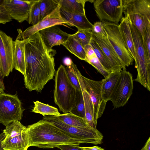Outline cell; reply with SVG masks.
Instances as JSON below:
<instances>
[{
  "instance_id": "6da1fadb",
  "label": "cell",
  "mask_w": 150,
  "mask_h": 150,
  "mask_svg": "<svg viewBox=\"0 0 150 150\" xmlns=\"http://www.w3.org/2000/svg\"><path fill=\"white\" fill-rule=\"evenodd\" d=\"M25 60L24 85L29 91L41 92L53 78L55 70V50H48L38 32L24 40Z\"/></svg>"
},
{
  "instance_id": "7a4b0ae2",
  "label": "cell",
  "mask_w": 150,
  "mask_h": 150,
  "mask_svg": "<svg viewBox=\"0 0 150 150\" xmlns=\"http://www.w3.org/2000/svg\"><path fill=\"white\" fill-rule=\"evenodd\" d=\"M27 127L30 146L51 149L64 145L86 143L71 137L53 123L42 119Z\"/></svg>"
},
{
  "instance_id": "3957f363",
  "label": "cell",
  "mask_w": 150,
  "mask_h": 150,
  "mask_svg": "<svg viewBox=\"0 0 150 150\" xmlns=\"http://www.w3.org/2000/svg\"><path fill=\"white\" fill-rule=\"evenodd\" d=\"M54 81V103L63 113L70 112L79 102L82 91H78L71 82L62 65L56 71Z\"/></svg>"
},
{
  "instance_id": "277c9868",
  "label": "cell",
  "mask_w": 150,
  "mask_h": 150,
  "mask_svg": "<svg viewBox=\"0 0 150 150\" xmlns=\"http://www.w3.org/2000/svg\"><path fill=\"white\" fill-rule=\"evenodd\" d=\"M129 22L135 49V67L137 71L134 80L150 91V60L146 55L141 34L137 28Z\"/></svg>"
},
{
  "instance_id": "5b68a950",
  "label": "cell",
  "mask_w": 150,
  "mask_h": 150,
  "mask_svg": "<svg viewBox=\"0 0 150 150\" xmlns=\"http://www.w3.org/2000/svg\"><path fill=\"white\" fill-rule=\"evenodd\" d=\"M125 17L138 29L142 37L150 25V0H122Z\"/></svg>"
},
{
  "instance_id": "8992f818",
  "label": "cell",
  "mask_w": 150,
  "mask_h": 150,
  "mask_svg": "<svg viewBox=\"0 0 150 150\" xmlns=\"http://www.w3.org/2000/svg\"><path fill=\"white\" fill-rule=\"evenodd\" d=\"M1 146L5 150H27L30 147L27 127L19 121L6 126L0 134Z\"/></svg>"
},
{
  "instance_id": "52a82bcc",
  "label": "cell",
  "mask_w": 150,
  "mask_h": 150,
  "mask_svg": "<svg viewBox=\"0 0 150 150\" xmlns=\"http://www.w3.org/2000/svg\"><path fill=\"white\" fill-rule=\"evenodd\" d=\"M42 120L53 123L71 137L82 140L86 143L96 145L102 142L103 136L96 128L91 126L79 127L70 126L64 123L56 115L44 116Z\"/></svg>"
},
{
  "instance_id": "ba28073f",
  "label": "cell",
  "mask_w": 150,
  "mask_h": 150,
  "mask_svg": "<svg viewBox=\"0 0 150 150\" xmlns=\"http://www.w3.org/2000/svg\"><path fill=\"white\" fill-rule=\"evenodd\" d=\"M24 110L16 94L0 93V123L3 125L6 126L14 122L20 121Z\"/></svg>"
},
{
  "instance_id": "9c48e42d",
  "label": "cell",
  "mask_w": 150,
  "mask_h": 150,
  "mask_svg": "<svg viewBox=\"0 0 150 150\" xmlns=\"http://www.w3.org/2000/svg\"><path fill=\"white\" fill-rule=\"evenodd\" d=\"M103 23L108 39L121 62L123 70H126V67L132 64L134 59L123 40L119 25L107 22Z\"/></svg>"
},
{
  "instance_id": "30bf717a",
  "label": "cell",
  "mask_w": 150,
  "mask_h": 150,
  "mask_svg": "<svg viewBox=\"0 0 150 150\" xmlns=\"http://www.w3.org/2000/svg\"><path fill=\"white\" fill-rule=\"evenodd\" d=\"M93 6L100 22L119 25L122 18V0H94Z\"/></svg>"
},
{
  "instance_id": "8fae6325",
  "label": "cell",
  "mask_w": 150,
  "mask_h": 150,
  "mask_svg": "<svg viewBox=\"0 0 150 150\" xmlns=\"http://www.w3.org/2000/svg\"><path fill=\"white\" fill-rule=\"evenodd\" d=\"M133 89L132 76L128 71L122 70L110 100L115 108L123 107L131 96Z\"/></svg>"
},
{
  "instance_id": "7c38bea8",
  "label": "cell",
  "mask_w": 150,
  "mask_h": 150,
  "mask_svg": "<svg viewBox=\"0 0 150 150\" xmlns=\"http://www.w3.org/2000/svg\"><path fill=\"white\" fill-rule=\"evenodd\" d=\"M14 43L12 38L0 30V64L4 77L8 76L14 68Z\"/></svg>"
},
{
  "instance_id": "4fadbf2b",
  "label": "cell",
  "mask_w": 150,
  "mask_h": 150,
  "mask_svg": "<svg viewBox=\"0 0 150 150\" xmlns=\"http://www.w3.org/2000/svg\"><path fill=\"white\" fill-rule=\"evenodd\" d=\"M85 89L89 95L92 102L95 122L97 124L98 118L102 115L107 102L102 98L101 92L102 80L96 81L88 79L82 75Z\"/></svg>"
},
{
  "instance_id": "5bb4252c",
  "label": "cell",
  "mask_w": 150,
  "mask_h": 150,
  "mask_svg": "<svg viewBox=\"0 0 150 150\" xmlns=\"http://www.w3.org/2000/svg\"><path fill=\"white\" fill-rule=\"evenodd\" d=\"M32 2V0H4V5L11 18L21 23L28 21Z\"/></svg>"
},
{
  "instance_id": "9a60e30c",
  "label": "cell",
  "mask_w": 150,
  "mask_h": 150,
  "mask_svg": "<svg viewBox=\"0 0 150 150\" xmlns=\"http://www.w3.org/2000/svg\"><path fill=\"white\" fill-rule=\"evenodd\" d=\"M39 32L43 42L48 50L52 49L54 46L63 45L71 35L62 30L57 25L47 28Z\"/></svg>"
},
{
  "instance_id": "2e32d148",
  "label": "cell",
  "mask_w": 150,
  "mask_h": 150,
  "mask_svg": "<svg viewBox=\"0 0 150 150\" xmlns=\"http://www.w3.org/2000/svg\"><path fill=\"white\" fill-rule=\"evenodd\" d=\"M92 38L98 43L109 60L112 72L120 71L122 69L123 70L121 62L107 37L101 38L92 34Z\"/></svg>"
},
{
  "instance_id": "e0dca14e",
  "label": "cell",
  "mask_w": 150,
  "mask_h": 150,
  "mask_svg": "<svg viewBox=\"0 0 150 150\" xmlns=\"http://www.w3.org/2000/svg\"><path fill=\"white\" fill-rule=\"evenodd\" d=\"M18 34L14 41L13 62L15 69L21 73L23 76L25 74V60L24 40L20 29L17 30Z\"/></svg>"
},
{
  "instance_id": "ac0fdd59",
  "label": "cell",
  "mask_w": 150,
  "mask_h": 150,
  "mask_svg": "<svg viewBox=\"0 0 150 150\" xmlns=\"http://www.w3.org/2000/svg\"><path fill=\"white\" fill-rule=\"evenodd\" d=\"M60 11L62 18L68 25L75 26L78 30L92 29L93 24L88 20L86 14L69 13L60 8Z\"/></svg>"
},
{
  "instance_id": "d6986e66",
  "label": "cell",
  "mask_w": 150,
  "mask_h": 150,
  "mask_svg": "<svg viewBox=\"0 0 150 150\" xmlns=\"http://www.w3.org/2000/svg\"><path fill=\"white\" fill-rule=\"evenodd\" d=\"M59 1V0H40L41 21L47 18L62 19Z\"/></svg>"
},
{
  "instance_id": "ffe728a7",
  "label": "cell",
  "mask_w": 150,
  "mask_h": 150,
  "mask_svg": "<svg viewBox=\"0 0 150 150\" xmlns=\"http://www.w3.org/2000/svg\"><path fill=\"white\" fill-rule=\"evenodd\" d=\"M68 23L62 19L57 18L44 19L37 24L30 26L22 32L23 39L25 40L40 31L55 25H63Z\"/></svg>"
},
{
  "instance_id": "44dd1931",
  "label": "cell",
  "mask_w": 150,
  "mask_h": 150,
  "mask_svg": "<svg viewBox=\"0 0 150 150\" xmlns=\"http://www.w3.org/2000/svg\"><path fill=\"white\" fill-rule=\"evenodd\" d=\"M120 71L112 72L105 79L102 80L101 88V96L107 102L110 100L112 93L120 77Z\"/></svg>"
},
{
  "instance_id": "7402d4cb",
  "label": "cell",
  "mask_w": 150,
  "mask_h": 150,
  "mask_svg": "<svg viewBox=\"0 0 150 150\" xmlns=\"http://www.w3.org/2000/svg\"><path fill=\"white\" fill-rule=\"evenodd\" d=\"M118 25L123 40L134 60L135 54L133 39L129 22L125 17H123Z\"/></svg>"
},
{
  "instance_id": "603a6c76",
  "label": "cell",
  "mask_w": 150,
  "mask_h": 150,
  "mask_svg": "<svg viewBox=\"0 0 150 150\" xmlns=\"http://www.w3.org/2000/svg\"><path fill=\"white\" fill-rule=\"evenodd\" d=\"M94 0H59L60 9L67 12L85 14V4L87 1L93 3Z\"/></svg>"
},
{
  "instance_id": "cb8c5ba5",
  "label": "cell",
  "mask_w": 150,
  "mask_h": 150,
  "mask_svg": "<svg viewBox=\"0 0 150 150\" xmlns=\"http://www.w3.org/2000/svg\"><path fill=\"white\" fill-rule=\"evenodd\" d=\"M67 76L71 82L78 91L85 89L82 75L76 65L73 62L71 66L65 67Z\"/></svg>"
},
{
  "instance_id": "d4e9b609",
  "label": "cell",
  "mask_w": 150,
  "mask_h": 150,
  "mask_svg": "<svg viewBox=\"0 0 150 150\" xmlns=\"http://www.w3.org/2000/svg\"><path fill=\"white\" fill-rule=\"evenodd\" d=\"M83 48L86 54L85 61L95 68L105 78L110 73L107 72L102 66L91 46L89 44Z\"/></svg>"
},
{
  "instance_id": "484cf974",
  "label": "cell",
  "mask_w": 150,
  "mask_h": 150,
  "mask_svg": "<svg viewBox=\"0 0 150 150\" xmlns=\"http://www.w3.org/2000/svg\"><path fill=\"white\" fill-rule=\"evenodd\" d=\"M56 116L64 123L70 126L79 127L91 126L85 118L77 116L71 112Z\"/></svg>"
},
{
  "instance_id": "4316f807",
  "label": "cell",
  "mask_w": 150,
  "mask_h": 150,
  "mask_svg": "<svg viewBox=\"0 0 150 150\" xmlns=\"http://www.w3.org/2000/svg\"><path fill=\"white\" fill-rule=\"evenodd\" d=\"M63 45L79 59L85 61L86 54L83 47L71 35Z\"/></svg>"
},
{
  "instance_id": "83f0119b",
  "label": "cell",
  "mask_w": 150,
  "mask_h": 150,
  "mask_svg": "<svg viewBox=\"0 0 150 150\" xmlns=\"http://www.w3.org/2000/svg\"><path fill=\"white\" fill-rule=\"evenodd\" d=\"M82 93L84 104L85 118L90 126L96 128L97 124L94 119L93 106L90 96L85 89Z\"/></svg>"
},
{
  "instance_id": "f1b7e54d",
  "label": "cell",
  "mask_w": 150,
  "mask_h": 150,
  "mask_svg": "<svg viewBox=\"0 0 150 150\" xmlns=\"http://www.w3.org/2000/svg\"><path fill=\"white\" fill-rule=\"evenodd\" d=\"M33 103L34 105L32 112L41 114L44 116L57 115L60 114L57 108L48 104L38 101H34Z\"/></svg>"
},
{
  "instance_id": "f546056e",
  "label": "cell",
  "mask_w": 150,
  "mask_h": 150,
  "mask_svg": "<svg viewBox=\"0 0 150 150\" xmlns=\"http://www.w3.org/2000/svg\"><path fill=\"white\" fill-rule=\"evenodd\" d=\"M89 44L92 47L100 62L109 73L112 72L110 62L96 42L92 38Z\"/></svg>"
},
{
  "instance_id": "4dcf8cb0",
  "label": "cell",
  "mask_w": 150,
  "mask_h": 150,
  "mask_svg": "<svg viewBox=\"0 0 150 150\" xmlns=\"http://www.w3.org/2000/svg\"><path fill=\"white\" fill-rule=\"evenodd\" d=\"M40 0H32L30 6L28 22L30 24L34 25L41 21Z\"/></svg>"
},
{
  "instance_id": "1f68e13d",
  "label": "cell",
  "mask_w": 150,
  "mask_h": 150,
  "mask_svg": "<svg viewBox=\"0 0 150 150\" xmlns=\"http://www.w3.org/2000/svg\"><path fill=\"white\" fill-rule=\"evenodd\" d=\"M72 36L76 40L84 47L89 44L92 38L91 30H78Z\"/></svg>"
},
{
  "instance_id": "d6a6232c",
  "label": "cell",
  "mask_w": 150,
  "mask_h": 150,
  "mask_svg": "<svg viewBox=\"0 0 150 150\" xmlns=\"http://www.w3.org/2000/svg\"><path fill=\"white\" fill-rule=\"evenodd\" d=\"M142 37L146 55L150 60V25L146 28Z\"/></svg>"
},
{
  "instance_id": "836d02e7",
  "label": "cell",
  "mask_w": 150,
  "mask_h": 150,
  "mask_svg": "<svg viewBox=\"0 0 150 150\" xmlns=\"http://www.w3.org/2000/svg\"><path fill=\"white\" fill-rule=\"evenodd\" d=\"M91 32L93 35L100 37L105 38L107 37V34L105 30L102 22H96L93 25Z\"/></svg>"
},
{
  "instance_id": "e575fe53",
  "label": "cell",
  "mask_w": 150,
  "mask_h": 150,
  "mask_svg": "<svg viewBox=\"0 0 150 150\" xmlns=\"http://www.w3.org/2000/svg\"><path fill=\"white\" fill-rule=\"evenodd\" d=\"M12 21L5 8L4 0H0V23L5 24Z\"/></svg>"
},
{
  "instance_id": "d590c367",
  "label": "cell",
  "mask_w": 150,
  "mask_h": 150,
  "mask_svg": "<svg viewBox=\"0 0 150 150\" xmlns=\"http://www.w3.org/2000/svg\"><path fill=\"white\" fill-rule=\"evenodd\" d=\"M70 112L77 116L85 118V107L83 94L76 106Z\"/></svg>"
},
{
  "instance_id": "8d00e7d4",
  "label": "cell",
  "mask_w": 150,
  "mask_h": 150,
  "mask_svg": "<svg viewBox=\"0 0 150 150\" xmlns=\"http://www.w3.org/2000/svg\"><path fill=\"white\" fill-rule=\"evenodd\" d=\"M57 148L61 150H83L80 148L79 145H64Z\"/></svg>"
},
{
  "instance_id": "74e56055",
  "label": "cell",
  "mask_w": 150,
  "mask_h": 150,
  "mask_svg": "<svg viewBox=\"0 0 150 150\" xmlns=\"http://www.w3.org/2000/svg\"><path fill=\"white\" fill-rule=\"evenodd\" d=\"M4 77L1 71L0 64V93L4 92L5 86L3 81Z\"/></svg>"
},
{
  "instance_id": "f35d334b",
  "label": "cell",
  "mask_w": 150,
  "mask_h": 150,
  "mask_svg": "<svg viewBox=\"0 0 150 150\" xmlns=\"http://www.w3.org/2000/svg\"><path fill=\"white\" fill-rule=\"evenodd\" d=\"M80 147L83 150H104L103 148L97 146L91 147L80 146Z\"/></svg>"
},
{
  "instance_id": "ab89813d",
  "label": "cell",
  "mask_w": 150,
  "mask_h": 150,
  "mask_svg": "<svg viewBox=\"0 0 150 150\" xmlns=\"http://www.w3.org/2000/svg\"><path fill=\"white\" fill-rule=\"evenodd\" d=\"M140 150H150V137H149L144 146Z\"/></svg>"
},
{
  "instance_id": "60d3db41",
  "label": "cell",
  "mask_w": 150,
  "mask_h": 150,
  "mask_svg": "<svg viewBox=\"0 0 150 150\" xmlns=\"http://www.w3.org/2000/svg\"><path fill=\"white\" fill-rule=\"evenodd\" d=\"M73 62L71 59L69 57L65 58L63 60V63L64 64L67 66V67L71 66Z\"/></svg>"
},
{
  "instance_id": "b9f144b4",
  "label": "cell",
  "mask_w": 150,
  "mask_h": 150,
  "mask_svg": "<svg viewBox=\"0 0 150 150\" xmlns=\"http://www.w3.org/2000/svg\"><path fill=\"white\" fill-rule=\"evenodd\" d=\"M1 138L0 136V150H5L3 149V148L1 146Z\"/></svg>"
}]
</instances>
